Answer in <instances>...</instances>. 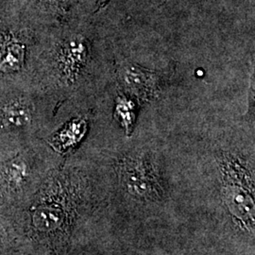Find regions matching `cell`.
Here are the masks:
<instances>
[{
	"instance_id": "cell-1",
	"label": "cell",
	"mask_w": 255,
	"mask_h": 255,
	"mask_svg": "<svg viewBox=\"0 0 255 255\" xmlns=\"http://www.w3.org/2000/svg\"><path fill=\"white\" fill-rule=\"evenodd\" d=\"M121 170L123 183L130 195L140 199H152L159 195V184L145 162L128 160Z\"/></svg>"
},
{
	"instance_id": "cell-7",
	"label": "cell",
	"mask_w": 255,
	"mask_h": 255,
	"mask_svg": "<svg viewBox=\"0 0 255 255\" xmlns=\"http://www.w3.org/2000/svg\"><path fill=\"white\" fill-rule=\"evenodd\" d=\"M2 124L6 127H23L30 121V112L22 101H11L1 112Z\"/></svg>"
},
{
	"instance_id": "cell-9",
	"label": "cell",
	"mask_w": 255,
	"mask_h": 255,
	"mask_svg": "<svg viewBox=\"0 0 255 255\" xmlns=\"http://www.w3.org/2000/svg\"><path fill=\"white\" fill-rule=\"evenodd\" d=\"M62 221V217L59 211L49 208H39L33 216L35 227L42 231L54 230Z\"/></svg>"
},
{
	"instance_id": "cell-10",
	"label": "cell",
	"mask_w": 255,
	"mask_h": 255,
	"mask_svg": "<svg viewBox=\"0 0 255 255\" xmlns=\"http://www.w3.org/2000/svg\"><path fill=\"white\" fill-rule=\"evenodd\" d=\"M27 175V165L25 162L21 160H13L7 164L5 170H4V176L6 181L9 182V184L17 186L22 184Z\"/></svg>"
},
{
	"instance_id": "cell-5",
	"label": "cell",
	"mask_w": 255,
	"mask_h": 255,
	"mask_svg": "<svg viewBox=\"0 0 255 255\" xmlns=\"http://www.w3.org/2000/svg\"><path fill=\"white\" fill-rule=\"evenodd\" d=\"M86 127L85 120L75 119L52 138L51 145L60 152L68 150L81 141L86 131Z\"/></svg>"
},
{
	"instance_id": "cell-6",
	"label": "cell",
	"mask_w": 255,
	"mask_h": 255,
	"mask_svg": "<svg viewBox=\"0 0 255 255\" xmlns=\"http://www.w3.org/2000/svg\"><path fill=\"white\" fill-rule=\"evenodd\" d=\"M128 89L142 96L150 95L153 91V76L135 66H128L122 73Z\"/></svg>"
},
{
	"instance_id": "cell-8",
	"label": "cell",
	"mask_w": 255,
	"mask_h": 255,
	"mask_svg": "<svg viewBox=\"0 0 255 255\" xmlns=\"http://www.w3.org/2000/svg\"><path fill=\"white\" fill-rule=\"evenodd\" d=\"M116 118L127 133L131 132L135 120L133 102L125 97H119L116 105Z\"/></svg>"
},
{
	"instance_id": "cell-4",
	"label": "cell",
	"mask_w": 255,
	"mask_h": 255,
	"mask_svg": "<svg viewBox=\"0 0 255 255\" xmlns=\"http://www.w3.org/2000/svg\"><path fill=\"white\" fill-rule=\"evenodd\" d=\"M25 59V46L16 39L5 38L0 43V72L19 70Z\"/></svg>"
},
{
	"instance_id": "cell-3",
	"label": "cell",
	"mask_w": 255,
	"mask_h": 255,
	"mask_svg": "<svg viewBox=\"0 0 255 255\" xmlns=\"http://www.w3.org/2000/svg\"><path fill=\"white\" fill-rule=\"evenodd\" d=\"M87 48L83 41L75 38L62 46L59 54V68L67 79H74L86 62Z\"/></svg>"
},
{
	"instance_id": "cell-2",
	"label": "cell",
	"mask_w": 255,
	"mask_h": 255,
	"mask_svg": "<svg viewBox=\"0 0 255 255\" xmlns=\"http://www.w3.org/2000/svg\"><path fill=\"white\" fill-rule=\"evenodd\" d=\"M236 179L230 180L226 183V201L232 214L242 222L254 225L255 203L252 190L245 182L237 180L236 174L233 175Z\"/></svg>"
},
{
	"instance_id": "cell-11",
	"label": "cell",
	"mask_w": 255,
	"mask_h": 255,
	"mask_svg": "<svg viewBox=\"0 0 255 255\" xmlns=\"http://www.w3.org/2000/svg\"><path fill=\"white\" fill-rule=\"evenodd\" d=\"M48 1H51V2H59V3H64L66 0H48Z\"/></svg>"
}]
</instances>
